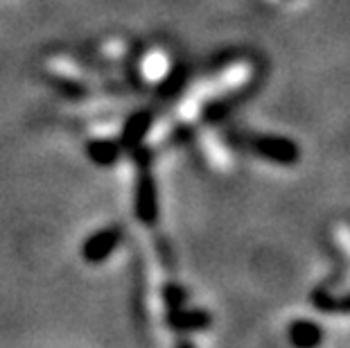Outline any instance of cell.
<instances>
[{"label": "cell", "mask_w": 350, "mask_h": 348, "mask_svg": "<svg viewBox=\"0 0 350 348\" xmlns=\"http://www.w3.org/2000/svg\"><path fill=\"white\" fill-rule=\"evenodd\" d=\"M133 215L145 226H156L161 217L159 186H156L154 174L147 168H143V172L138 174L136 188H133Z\"/></svg>", "instance_id": "obj_1"}, {"label": "cell", "mask_w": 350, "mask_h": 348, "mask_svg": "<svg viewBox=\"0 0 350 348\" xmlns=\"http://www.w3.org/2000/svg\"><path fill=\"white\" fill-rule=\"evenodd\" d=\"M122 240V228L120 226H104L100 231L91 233L81 244L79 254L88 265H100L118 249V244Z\"/></svg>", "instance_id": "obj_2"}, {"label": "cell", "mask_w": 350, "mask_h": 348, "mask_svg": "<svg viewBox=\"0 0 350 348\" xmlns=\"http://www.w3.org/2000/svg\"><path fill=\"white\" fill-rule=\"evenodd\" d=\"M251 150L262 157L267 161L280 163V165H292L299 161L301 150L292 138H282V136H258L253 138Z\"/></svg>", "instance_id": "obj_3"}, {"label": "cell", "mask_w": 350, "mask_h": 348, "mask_svg": "<svg viewBox=\"0 0 350 348\" xmlns=\"http://www.w3.org/2000/svg\"><path fill=\"white\" fill-rule=\"evenodd\" d=\"M152 124H154V113L150 109L133 111V113L124 120L120 138H118L122 152H131V150H136L138 145H143V140L147 138V134H150Z\"/></svg>", "instance_id": "obj_4"}, {"label": "cell", "mask_w": 350, "mask_h": 348, "mask_svg": "<svg viewBox=\"0 0 350 348\" xmlns=\"http://www.w3.org/2000/svg\"><path fill=\"white\" fill-rule=\"evenodd\" d=\"M213 323V317L208 310L201 308H174L167 312V325L178 332H192V330H204Z\"/></svg>", "instance_id": "obj_5"}, {"label": "cell", "mask_w": 350, "mask_h": 348, "mask_svg": "<svg viewBox=\"0 0 350 348\" xmlns=\"http://www.w3.org/2000/svg\"><path fill=\"white\" fill-rule=\"evenodd\" d=\"M86 154L95 165L109 168V165H113V163H118V159H120V154H122V147L113 138H95L86 145Z\"/></svg>", "instance_id": "obj_6"}, {"label": "cell", "mask_w": 350, "mask_h": 348, "mask_svg": "<svg viewBox=\"0 0 350 348\" xmlns=\"http://www.w3.org/2000/svg\"><path fill=\"white\" fill-rule=\"evenodd\" d=\"M323 339V328L314 321L299 319L289 325V342L299 348H312Z\"/></svg>", "instance_id": "obj_7"}, {"label": "cell", "mask_w": 350, "mask_h": 348, "mask_svg": "<svg viewBox=\"0 0 350 348\" xmlns=\"http://www.w3.org/2000/svg\"><path fill=\"white\" fill-rule=\"evenodd\" d=\"M185 81H188V68H185L183 64H178L167 72V77L156 86V93H159V98H174V95L181 93Z\"/></svg>", "instance_id": "obj_8"}, {"label": "cell", "mask_w": 350, "mask_h": 348, "mask_svg": "<svg viewBox=\"0 0 350 348\" xmlns=\"http://www.w3.org/2000/svg\"><path fill=\"white\" fill-rule=\"evenodd\" d=\"M163 301H165L167 310H174V308H181L185 301H188V292L183 290L181 285L176 283H167L163 285Z\"/></svg>", "instance_id": "obj_9"}]
</instances>
